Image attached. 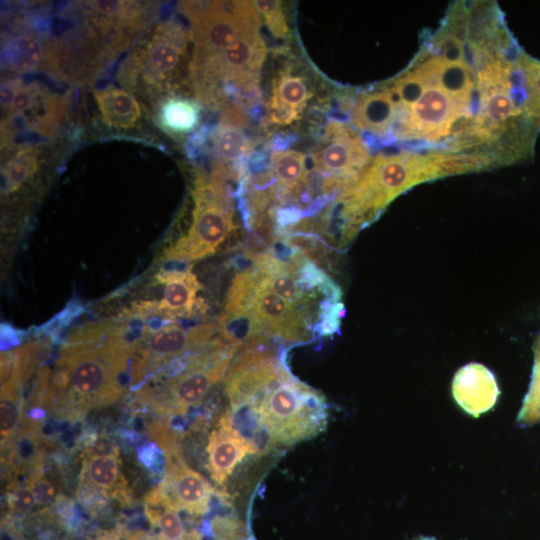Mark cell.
<instances>
[{
	"label": "cell",
	"mask_w": 540,
	"mask_h": 540,
	"mask_svg": "<svg viewBox=\"0 0 540 540\" xmlns=\"http://www.w3.org/2000/svg\"><path fill=\"white\" fill-rule=\"evenodd\" d=\"M396 108L391 141L444 144L452 153L466 135L478 106L477 78L466 63L426 46L387 86Z\"/></svg>",
	"instance_id": "obj_1"
},
{
	"label": "cell",
	"mask_w": 540,
	"mask_h": 540,
	"mask_svg": "<svg viewBox=\"0 0 540 540\" xmlns=\"http://www.w3.org/2000/svg\"><path fill=\"white\" fill-rule=\"evenodd\" d=\"M140 340L138 326L120 318L102 335L65 341L50 373L46 407L59 416L77 419L114 403L123 393L121 377Z\"/></svg>",
	"instance_id": "obj_2"
},
{
	"label": "cell",
	"mask_w": 540,
	"mask_h": 540,
	"mask_svg": "<svg viewBox=\"0 0 540 540\" xmlns=\"http://www.w3.org/2000/svg\"><path fill=\"white\" fill-rule=\"evenodd\" d=\"M457 173H463L459 155L444 151L379 154L372 158L357 182L339 196L342 244L346 245L403 192Z\"/></svg>",
	"instance_id": "obj_3"
},
{
	"label": "cell",
	"mask_w": 540,
	"mask_h": 540,
	"mask_svg": "<svg viewBox=\"0 0 540 540\" xmlns=\"http://www.w3.org/2000/svg\"><path fill=\"white\" fill-rule=\"evenodd\" d=\"M240 319L247 321V341L304 343L319 334L304 313L263 285L251 268L234 278L221 323Z\"/></svg>",
	"instance_id": "obj_4"
},
{
	"label": "cell",
	"mask_w": 540,
	"mask_h": 540,
	"mask_svg": "<svg viewBox=\"0 0 540 540\" xmlns=\"http://www.w3.org/2000/svg\"><path fill=\"white\" fill-rule=\"evenodd\" d=\"M246 410L253 414L269 447L314 438L324 431L328 417L324 396L293 375L269 388Z\"/></svg>",
	"instance_id": "obj_5"
},
{
	"label": "cell",
	"mask_w": 540,
	"mask_h": 540,
	"mask_svg": "<svg viewBox=\"0 0 540 540\" xmlns=\"http://www.w3.org/2000/svg\"><path fill=\"white\" fill-rule=\"evenodd\" d=\"M241 342L217 338L196 351L179 374L161 380L158 385L140 390L138 398L157 412L168 415L186 414L190 407L202 402L211 388L227 374Z\"/></svg>",
	"instance_id": "obj_6"
},
{
	"label": "cell",
	"mask_w": 540,
	"mask_h": 540,
	"mask_svg": "<svg viewBox=\"0 0 540 540\" xmlns=\"http://www.w3.org/2000/svg\"><path fill=\"white\" fill-rule=\"evenodd\" d=\"M182 7L193 27L192 73L220 56L244 33L261 28L252 2H186Z\"/></svg>",
	"instance_id": "obj_7"
},
{
	"label": "cell",
	"mask_w": 540,
	"mask_h": 540,
	"mask_svg": "<svg viewBox=\"0 0 540 540\" xmlns=\"http://www.w3.org/2000/svg\"><path fill=\"white\" fill-rule=\"evenodd\" d=\"M194 199L195 210L188 233L164 253L169 262H190L213 254L234 227L223 182L214 177L211 180L199 177Z\"/></svg>",
	"instance_id": "obj_8"
},
{
	"label": "cell",
	"mask_w": 540,
	"mask_h": 540,
	"mask_svg": "<svg viewBox=\"0 0 540 540\" xmlns=\"http://www.w3.org/2000/svg\"><path fill=\"white\" fill-rule=\"evenodd\" d=\"M371 159L367 141L352 125L330 120L312 154L325 197L335 193L340 196L351 188Z\"/></svg>",
	"instance_id": "obj_9"
},
{
	"label": "cell",
	"mask_w": 540,
	"mask_h": 540,
	"mask_svg": "<svg viewBox=\"0 0 540 540\" xmlns=\"http://www.w3.org/2000/svg\"><path fill=\"white\" fill-rule=\"evenodd\" d=\"M219 330L214 324L185 329L171 323L144 336L133 355L131 385H140L172 361L207 346L215 340L213 336Z\"/></svg>",
	"instance_id": "obj_10"
},
{
	"label": "cell",
	"mask_w": 540,
	"mask_h": 540,
	"mask_svg": "<svg viewBox=\"0 0 540 540\" xmlns=\"http://www.w3.org/2000/svg\"><path fill=\"white\" fill-rule=\"evenodd\" d=\"M284 360L263 344H248L232 362L225 392L234 413L250 407L264 392L291 376Z\"/></svg>",
	"instance_id": "obj_11"
},
{
	"label": "cell",
	"mask_w": 540,
	"mask_h": 540,
	"mask_svg": "<svg viewBox=\"0 0 540 540\" xmlns=\"http://www.w3.org/2000/svg\"><path fill=\"white\" fill-rule=\"evenodd\" d=\"M167 469L162 483L147 497V503L164 504L202 516L210 509L214 488L199 472L189 467L177 450L166 453Z\"/></svg>",
	"instance_id": "obj_12"
},
{
	"label": "cell",
	"mask_w": 540,
	"mask_h": 540,
	"mask_svg": "<svg viewBox=\"0 0 540 540\" xmlns=\"http://www.w3.org/2000/svg\"><path fill=\"white\" fill-rule=\"evenodd\" d=\"M259 452L256 441L246 437L237 428L230 411H226L208 437L206 467L214 483L224 486L244 458Z\"/></svg>",
	"instance_id": "obj_13"
},
{
	"label": "cell",
	"mask_w": 540,
	"mask_h": 540,
	"mask_svg": "<svg viewBox=\"0 0 540 540\" xmlns=\"http://www.w3.org/2000/svg\"><path fill=\"white\" fill-rule=\"evenodd\" d=\"M185 48V34L180 26L175 23L160 25L139 59L145 79L157 84L172 77Z\"/></svg>",
	"instance_id": "obj_14"
},
{
	"label": "cell",
	"mask_w": 540,
	"mask_h": 540,
	"mask_svg": "<svg viewBox=\"0 0 540 540\" xmlns=\"http://www.w3.org/2000/svg\"><path fill=\"white\" fill-rule=\"evenodd\" d=\"M452 395L465 412L479 417L494 407L499 388L492 371L483 364L473 362L455 373Z\"/></svg>",
	"instance_id": "obj_15"
},
{
	"label": "cell",
	"mask_w": 540,
	"mask_h": 540,
	"mask_svg": "<svg viewBox=\"0 0 540 540\" xmlns=\"http://www.w3.org/2000/svg\"><path fill=\"white\" fill-rule=\"evenodd\" d=\"M350 122L357 131L390 143L396 122V108L387 86L361 92L352 105Z\"/></svg>",
	"instance_id": "obj_16"
},
{
	"label": "cell",
	"mask_w": 540,
	"mask_h": 540,
	"mask_svg": "<svg viewBox=\"0 0 540 540\" xmlns=\"http://www.w3.org/2000/svg\"><path fill=\"white\" fill-rule=\"evenodd\" d=\"M156 280L165 285L163 298L156 302V315L173 321L191 317L200 309L197 292L201 285L190 269L163 268Z\"/></svg>",
	"instance_id": "obj_17"
},
{
	"label": "cell",
	"mask_w": 540,
	"mask_h": 540,
	"mask_svg": "<svg viewBox=\"0 0 540 540\" xmlns=\"http://www.w3.org/2000/svg\"><path fill=\"white\" fill-rule=\"evenodd\" d=\"M312 93L307 81L289 70L274 79L269 98L267 118L270 124L291 125L302 116Z\"/></svg>",
	"instance_id": "obj_18"
},
{
	"label": "cell",
	"mask_w": 540,
	"mask_h": 540,
	"mask_svg": "<svg viewBox=\"0 0 540 540\" xmlns=\"http://www.w3.org/2000/svg\"><path fill=\"white\" fill-rule=\"evenodd\" d=\"M269 165L278 199L290 202L300 201L308 187L306 156L296 150H278L271 154Z\"/></svg>",
	"instance_id": "obj_19"
},
{
	"label": "cell",
	"mask_w": 540,
	"mask_h": 540,
	"mask_svg": "<svg viewBox=\"0 0 540 540\" xmlns=\"http://www.w3.org/2000/svg\"><path fill=\"white\" fill-rule=\"evenodd\" d=\"M94 97L104 122L115 128H132L140 119L138 102L128 92L115 86L96 90Z\"/></svg>",
	"instance_id": "obj_20"
},
{
	"label": "cell",
	"mask_w": 540,
	"mask_h": 540,
	"mask_svg": "<svg viewBox=\"0 0 540 540\" xmlns=\"http://www.w3.org/2000/svg\"><path fill=\"white\" fill-rule=\"evenodd\" d=\"M83 483L102 495L116 494L122 479L119 460L114 452L88 451L83 460Z\"/></svg>",
	"instance_id": "obj_21"
},
{
	"label": "cell",
	"mask_w": 540,
	"mask_h": 540,
	"mask_svg": "<svg viewBox=\"0 0 540 540\" xmlns=\"http://www.w3.org/2000/svg\"><path fill=\"white\" fill-rule=\"evenodd\" d=\"M241 127L222 123L214 130L212 141L214 151L224 162L234 164L244 172L253 152V144Z\"/></svg>",
	"instance_id": "obj_22"
},
{
	"label": "cell",
	"mask_w": 540,
	"mask_h": 540,
	"mask_svg": "<svg viewBox=\"0 0 540 540\" xmlns=\"http://www.w3.org/2000/svg\"><path fill=\"white\" fill-rule=\"evenodd\" d=\"M44 58L42 43L32 35L11 39L5 44L2 59L10 69L19 72L35 70Z\"/></svg>",
	"instance_id": "obj_23"
},
{
	"label": "cell",
	"mask_w": 540,
	"mask_h": 540,
	"mask_svg": "<svg viewBox=\"0 0 540 540\" xmlns=\"http://www.w3.org/2000/svg\"><path fill=\"white\" fill-rule=\"evenodd\" d=\"M159 119L168 131L187 133L197 126L200 119V108L193 100L172 97L162 104Z\"/></svg>",
	"instance_id": "obj_24"
},
{
	"label": "cell",
	"mask_w": 540,
	"mask_h": 540,
	"mask_svg": "<svg viewBox=\"0 0 540 540\" xmlns=\"http://www.w3.org/2000/svg\"><path fill=\"white\" fill-rule=\"evenodd\" d=\"M517 61L524 88L525 109L540 130V61L522 49Z\"/></svg>",
	"instance_id": "obj_25"
},
{
	"label": "cell",
	"mask_w": 540,
	"mask_h": 540,
	"mask_svg": "<svg viewBox=\"0 0 540 540\" xmlns=\"http://www.w3.org/2000/svg\"><path fill=\"white\" fill-rule=\"evenodd\" d=\"M37 153L33 147L21 148L1 171V194L15 192L36 171Z\"/></svg>",
	"instance_id": "obj_26"
},
{
	"label": "cell",
	"mask_w": 540,
	"mask_h": 540,
	"mask_svg": "<svg viewBox=\"0 0 540 540\" xmlns=\"http://www.w3.org/2000/svg\"><path fill=\"white\" fill-rule=\"evenodd\" d=\"M146 516L152 526L158 529L161 540H188V533L176 509L164 504L146 503Z\"/></svg>",
	"instance_id": "obj_27"
},
{
	"label": "cell",
	"mask_w": 540,
	"mask_h": 540,
	"mask_svg": "<svg viewBox=\"0 0 540 540\" xmlns=\"http://www.w3.org/2000/svg\"><path fill=\"white\" fill-rule=\"evenodd\" d=\"M520 427L540 423V333L534 344V364L528 391L516 419Z\"/></svg>",
	"instance_id": "obj_28"
},
{
	"label": "cell",
	"mask_w": 540,
	"mask_h": 540,
	"mask_svg": "<svg viewBox=\"0 0 540 540\" xmlns=\"http://www.w3.org/2000/svg\"><path fill=\"white\" fill-rule=\"evenodd\" d=\"M210 528L215 540H253L246 523L236 515L216 516Z\"/></svg>",
	"instance_id": "obj_29"
},
{
	"label": "cell",
	"mask_w": 540,
	"mask_h": 540,
	"mask_svg": "<svg viewBox=\"0 0 540 540\" xmlns=\"http://www.w3.org/2000/svg\"><path fill=\"white\" fill-rule=\"evenodd\" d=\"M256 10L262 15L268 29L276 38L285 39L288 26L280 1L261 0L252 2Z\"/></svg>",
	"instance_id": "obj_30"
},
{
	"label": "cell",
	"mask_w": 540,
	"mask_h": 540,
	"mask_svg": "<svg viewBox=\"0 0 540 540\" xmlns=\"http://www.w3.org/2000/svg\"><path fill=\"white\" fill-rule=\"evenodd\" d=\"M82 311V306L77 301H71L55 317L39 328L40 333L58 338L62 331L68 327L73 319Z\"/></svg>",
	"instance_id": "obj_31"
},
{
	"label": "cell",
	"mask_w": 540,
	"mask_h": 540,
	"mask_svg": "<svg viewBox=\"0 0 540 540\" xmlns=\"http://www.w3.org/2000/svg\"><path fill=\"white\" fill-rule=\"evenodd\" d=\"M36 501L30 486L12 487L8 495V504L13 512L22 514L29 512Z\"/></svg>",
	"instance_id": "obj_32"
},
{
	"label": "cell",
	"mask_w": 540,
	"mask_h": 540,
	"mask_svg": "<svg viewBox=\"0 0 540 540\" xmlns=\"http://www.w3.org/2000/svg\"><path fill=\"white\" fill-rule=\"evenodd\" d=\"M30 487L35 501L39 505L49 504L55 497V486L40 473H36L35 478L31 481Z\"/></svg>",
	"instance_id": "obj_33"
},
{
	"label": "cell",
	"mask_w": 540,
	"mask_h": 540,
	"mask_svg": "<svg viewBox=\"0 0 540 540\" xmlns=\"http://www.w3.org/2000/svg\"><path fill=\"white\" fill-rule=\"evenodd\" d=\"M39 88L35 84L22 86L16 94L11 110L14 113H22L27 111L35 103L39 95Z\"/></svg>",
	"instance_id": "obj_34"
},
{
	"label": "cell",
	"mask_w": 540,
	"mask_h": 540,
	"mask_svg": "<svg viewBox=\"0 0 540 540\" xmlns=\"http://www.w3.org/2000/svg\"><path fill=\"white\" fill-rule=\"evenodd\" d=\"M20 80H6L1 84L0 98L1 107L4 109H10L17 92L21 88Z\"/></svg>",
	"instance_id": "obj_35"
},
{
	"label": "cell",
	"mask_w": 540,
	"mask_h": 540,
	"mask_svg": "<svg viewBox=\"0 0 540 540\" xmlns=\"http://www.w3.org/2000/svg\"><path fill=\"white\" fill-rule=\"evenodd\" d=\"M22 334L23 333L13 328L11 325L2 324L1 325V350L2 352L20 343Z\"/></svg>",
	"instance_id": "obj_36"
},
{
	"label": "cell",
	"mask_w": 540,
	"mask_h": 540,
	"mask_svg": "<svg viewBox=\"0 0 540 540\" xmlns=\"http://www.w3.org/2000/svg\"><path fill=\"white\" fill-rule=\"evenodd\" d=\"M123 531L120 528L99 531L92 540H120Z\"/></svg>",
	"instance_id": "obj_37"
},
{
	"label": "cell",
	"mask_w": 540,
	"mask_h": 540,
	"mask_svg": "<svg viewBox=\"0 0 540 540\" xmlns=\"http://www.w3.org/2000/svg\"><path fill=\"white\" fill-rule=\"evenodd\" d=\"M125 540H161L157 535H153L144 530H134L126 533Z\"/></svg>",
	"instance_id": "obj_38"
}]
</instances>
